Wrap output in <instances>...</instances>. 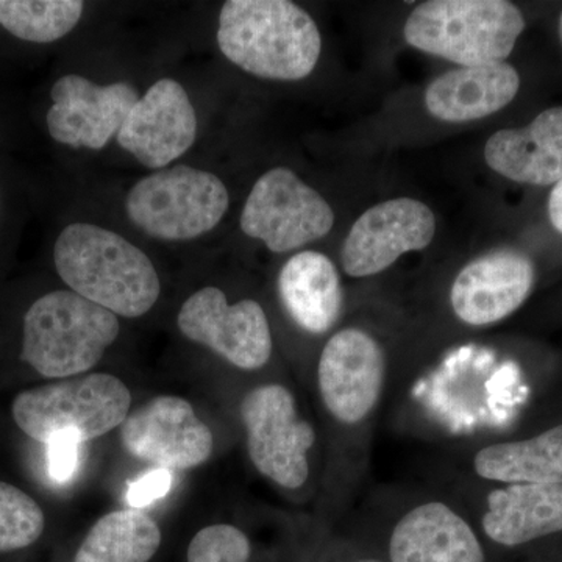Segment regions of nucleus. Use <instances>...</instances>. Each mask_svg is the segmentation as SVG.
<instances>
[{
  "label": "nucleus",
  "mask_w": 562,
  "mask_h": 562,
  "mask_svg": "<svg viewBox=\"0 0 562 562\" xmlns=\"http://www.w3.org/2000/svg\"><path fill=\"white\" fill-rule=\"evenodd\" d=\"M54 261L70 291L116 316H144L161 294L160 277L150 258L99 225H68L55 243Z\"/></svg>",
  "instance_id": "obj_1"
},
{
  "label": "nucleus",
  "mask_w": 562,
  "mask_h": 562,
  "mask_svg": "<svg viewBox=\"0 0 562 562\" xmlns=\"http://www.w3.org/2000/svg\"><path fill=\"white\" fill-rule=\"evenodd\" d=\"M217 44L227 60L269 80L308 77L319 61L322 36L313 18L288 0H228Z\"/></svg>",
  "instance_id": "obj_2"
},
{
  "label": "nucleus",
  "mask_w": 562,
  "mask_h": 562,
  "mask_svg": "<svg viewBox=\"0 0 562 562\" xmlns=\"http://www.w3.org/2000/svg\"><path fill=\"white\" fill-rule=\"evenodd\" d=\"M120 331L109 310L74 291L49 292L25 313L21 358L44 379H72L91 371Z\"/></svg>",
  "instance_id": "obj_3"
},
{
  "label": "nucleus",
  "mask_w": 562,
  "mask_h": 562,
  "mask_svg": "<svg viewBox=\"0 0 562 562\" xmlns=\"http://www.w3.org/2000/svg\"><path fill=\"white\" fill-rule=\"evenodd\" d=\"M524 29L522 13L505 0H430L409 14L403 35L425 54L472 68L505 61Z\"/></svg>",
  "instance_id": "obj_4"
},
{
  "label": "nucleus",
  "mask_w": 562,
  "mask_h": 562,
  "mask_svg": "<svg viewBox=\"0 0 562 562\" xmlns=\"http://www.w3.org/2000/svg\"><path fill=\"white\" fill-rule=\"evenodd\" d=\"M131 406L132 392L121 379L88 373L21 392L11 414L20 430L41 443L61 435L87 442L121 427Z\"/></svg>",
  "instance_id": "obj_5"
},
{
  "label": "nucleus",
  "mask_w": 562,
  "mask_h": 562,
  "mask_svg": "<svg viewBox=\"0 0 562 562\" xmlns=\"http://www.w3.org/2000/svg\"><path fill=\"white\" fill-rule=\"evenodd\" d=\"M228 205L231 195L220 177L180 165L136 181L125 199V213L151 238L188 241L213 231Z\"/></svg>",
  "instance_id": "obj_6"
},
{
  "label": "nucleus",
  "mask_w": 562,
  "mask_h": 562,
  "mask_svg": "<svg viewBox=\"0 0 562 562\" xmlns=\"http://www.w3.org/2000/svg\"><path fill=\"white\" fill-rule=\"evenodd\" d=\"M239 414L255 469L284 490L302 487L310 476L316 431L299 416L292 392L283 384H262L247 392Z\"/></svg>",
  "instance_id": "obj_7"
},
{
  "label": "nucleus",
  "mask_w": 562,
  "mask_h": 562,
  "mask_svg": "<svg viewBox=\"0 0 562 562\" xmlns=\"http://www.w3.org/2000/svg\"><path fill=\"white\" fill-rule=\"evenodd\" d=\"M335 213L327 201L291 169L276 168L251 188L241 214L249 238L273 254H286L330 233Z\"/></svg>",
  "instance_id": "obj_8"
},
{
  "label": "nucleus",
  "mask_w": 562,
  "mask_h": 562,
  "mask_svg": "<svg viewBox=\"0 0 562 562\" xmlns=\"http://www.w3.org/2000/svg\"><path fill=\"white\" fill-rule=\"evenodd\" d=\"M177 325L184 338L209 347L243 371H257L271 360L268 316L250 299L231 305L220 288H203L183 303Z\"/></svg>",
  "instance_id": "obj_9"
},
{
  "label": "nucleus",
  "mask_w": 562,
  "mask_h": 562,
  "mask_svg": "<svg viewBox=\"0 0 562 562\" xmlns=\"http://www.w3.org/2000/svg\"><path fill=\"white\" fill-rule=\"evenodd\" d=\"M122 447L155 469L188 471L209 461L214 439L194 406L177 395H158L121 425Z\"/></svg>",
  "instance_id": "obj_10"
},
{
  "label": "nucleus",
  "mask_w": 562,
  "mask_h": 562,
  "mask_svg": "<svg viewBox=\"0 0 562 562\" xmlns=\"http://www.w3.org/2000/svg\"><path fill=\"white\" fill-rule=\"evenodd\" d=\"M386 357L380 344L360 328H346L325 344L317 366V386L327 412L344 425L368 419L382 395Z\"/></svg>",
  "instance_id": "obj_11"
},
{
  "label": "nucleus",
  "mask_w": 562,
  "mask_h": 562,
  "mask_svg": "<svg viewBox=\"0 0 562 562\" xmlns=\"http://www.w3.org/2000/svg\"><path fill=\"white\" fill-rule=\"evenodd\" d=\"M436 220L425 203L409 198L372 206L358 217L342 246V268L355 279L391 268L402 255L427 249Z\"/></svg>",
  "instance_id": "obj_12"
},
{
  "label": "nucleus",
  "mask_w": 562,
  "mask_h": 562,
  "mask_svg": "<svg viewBox=\"0 0 562 562\" xmlns=\"http://www.w3.org/2000/svg\"><path fill=\"white\" fill-rule=\"evenodd\" d=\"M47 128L57 143L101 150L120 133L139 94L128 81L98 85L69 74L55 81Z\"/></svg>",
  "instance_id": "obj_13"
},
{
  "label": "nucleus",
  "mask_w": 562,
  "mask_h": 562,
  "mask_svg": "<svg viewBox=\"0 0 562 562\" xmlns=\"http://www.w3.org/2000/svg\"><path fill=\"white\" fill-rule=\"evenodd\" d=\"M198 136V116L177 80L155 81L132 106L117 133V144L150 169H165L187 154Z\"/></svg>",
  "instance_id": "obj_14"
},
{
  "label": "nucleus",
  "mask_w": 562,
  "mask_h": 562,
  "mask_svg": "<svg viewBox=\"0 0 562 562\" xmlns=\"http://www.w3.org/2000/svg\"><path fill=\"white\" fill-rule=\"evenodd\" d=\"M535 268L514 250L492 251L469 262L453 281L450 302L458 319L484 327L516 312L530 294Z\"/></svg>",
  "instance_id": "obj_15"
},
{
  "label": "nucleus",
  "mask_w": 562,
  "mask_h": 562,
  "mask_svg": "<svg viewBox=\"0 0 562 562\" xmlns=\"http://www.w3.org/2000/svg\"><path fill=\"white\" fill-rule=\"evenodd\" d=\"M379 558V557H376ZM384 562H487L472 525L441 502L425 503L398 519L387 538Z\"/></svg>",
  "instance_id": "obj_16"
},
{
  "label": "nucleus",
  "mask_w": 562,
  "mask_h": 562,
  "mask_svg": "<svg viewBox=\"0 0 562 562\" xmlns=\"http://www.w3.org/2000/svg\"><path fill=\"white\" fill-rule=\"evenodd\" d=\"M492 171L519 183H558L562 179V106L539 114L528 127L506 128L484 147Z\"/></svg>",
  "instance_id": "obj_17"
},
{
  "label": "nucleus",
  "mask_w": 562,
  "mask_h": 562,
  "mask_svg": "<svg viewBox=\"0 0 562 562\" xmlns=\"http://www.w3.org/2000/svg\"><path fill=\"white\" fill-rule=\"evenodd\" d=\"M519 87V74L505 61L454 69L431 81L425 106L443 122L483 120L513 102Z\"/></svg>",
  "instance_id": "obj_18"
},
{
  "label": "nucleus",
  "mask_w": 562,
  "mask_h": 562,
  "mask_svg": "<svg viewBox=\"0 0 562 562\" xmlns=\"http://www.w3.org/2000/svg\"><path fill=\"white\" fill-rule=\"evenodd\" d=\"M486 538L514 549L562 531V484H509L487 495Z\"/></svg>",
  "instance_id": "obj_19"
},
{
  "label": "nucleus",
  "mask_w": 562,
  "mask_h": 562,
  "mask_svg": "<svg viewBox=\"0 0 562 562\" xmlns=\"http://www.w3.org/2000/svg\"><path fill=\"white\" fill-rule=\"evenodd\" d=\"M279 294L291 319L312 335L330 330L341 314V279L330 258L319 251H301L286 261Z\"/></svg>",
  "instance_id": "obj_20"
},
{
  "label": "nucleus",
  "mask_w": 562,
  "mask_h": 562,
  "mask_svg": "<svg viewBox=\"0 0 562 562\" xmlns=\"http://www.w3.org/2000/svg\"><path fill=\"white\" fill-rule=\"evenodd\" d=\"M473 469L490 482L562 484V425L527 441L484 447L473 458Z\"/></svg>",
  "instance_id": "obj_21"
},
{
  "label": "nucleus",
  "mask_w": 562,
  "mask_h": 562,
  "mask_svg": "<svg viewBox=\"0 0 562 562\" xmlns=\"http://www.w3.org/2000/svg\"><path fill=\"white\" fill-rule=\"evenodd\" d=\"M162 535L139 509H117L101 517L81 541L72 562H149Z\"/></svg>",
  "instance_id": "obj_22"
},
{
  "label": "nucleus",
  "mask_w": 562,
  "mask_h": 562,
  "mask_svg": "<svg viewBox=\"0 0 562 562\" xmlns=\"http://www.w3.org/2000/svg\"><path fill=\"white\" fill-rule=\"evenodd\" d=\"M83 10L80 0H0V25L20 40L54 43L76 29Z\"/></svg>",
  "instance_id": "obj_23"
},
{
  "label": "nucleus",
  "mask_w": 562,
  "mask_h": 562,
  "mask_svg": "<svg viewBox=\"0 0 562 562\" xmlns=\"http://www.w3.org/2000/svg\"><path fill=\"white\" fill-rule=\"evenodd\" d=\"M46 528L38 503L13 484L0 482V553L33 546Z\"/></svg>",
  "instance_id": "obj_24"
},
{
  "label": "nucleus",
  "mask_w": 562,
  "mask_h": 562,
  "mask_svg": "<svg viewBox=\"0 0 562 562\" xmlns=\"http://www.w3.org/2000/svg\"><path fill=\"white\" fill-rule=\"evenodd\" d=\"M249 536L231 524H216L195 532L187 550V562H251Z\"/></svg>",
  "instance_id": "obj_25"
},
{
  "label": "nucleus",
  "mask_w": 562,
  "mask_h": 562,
  "mask_svg": "<svg viewBox=\"0 0 562 562\" xmlns=\"http://www.w3.org/2000/svg\"><path fill=\"white\" fill-rule=\"evenodd\" d=\"M80 441L74 435H61L47 446V472L55 483L65 484L76 475Z\"/></svg>",
  "instance_id": "obj_26"
},
{
  "label": "nucleus",
  "mask_w": 562,
  "mask_h": 562,
  "mask_svg": "<svg viewBox=\"0 0 562 562\" xmlns=\"http://www.w3.org/2000/svg\"><path fill=\"white\" fill-rule=\"evenodd\" d=\"M172 487V472L166 469H154L144 473L128 486L127 502L133 509H143L151 503L166 497Z\"/></svg>",
  "instance_id": "obj_27"
},
{
  "label": "nucleus",
  "mask_w": 562,
  "mask_h": 562,
  "mask_svg": "<svg viewBox=\"0 0 562 562\" xmlns=\"http://www.w3.org/2000/svg\"><path fill=\"white\" fill-rule=\"evenodd\" d=\"M550 221L558 232L562 233V179L554 184L549 201Z\"/></svg>",
  "instance_id": "obj_28"
},
{
  "label": "nucleus",
  "mask_w": 562,
  "mask_h": 562,
  "mask_svg": "<svg viewBox=\"0 0 562 562\" xmlns=\"http://www.w3.org/2000/svg\"><path fill=\"white\" fill-rule=\"evenodd\" d=\"M344 562H384L380 558L372 557V554H353V557H346Z\"/></svg>",
  "instance_id": "obj_29"
},
{
  "label": "nucleus",
  "mask_w": 562,
  "mask_h": 562,
  "mask_svg": "<svg viewBox=\"0 0 562 562\" xmlns=\"http://www.w3.org/2000/svg\"><path fill=\"white\" fill-rule=\"evenodd\" d=\"M560 36H561V41H562V14H561V20H560Z\"/></svg>",
  "instance_id": "obj_30"
}]
</instances>
